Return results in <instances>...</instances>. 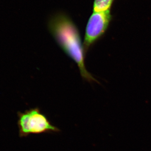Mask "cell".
<instances>
[{
	"instance_id": "2",
	"label": "cell",
	"mask_w": 151,
	"mask_h": 151,
	"mask_svg": "<svg viewBox=\"0 0 151 151\" xmlns=\"http://www.w3.org/2000/svg\"><path fill=\"white\" fill-rule=\"evenodd\" d=\"M17 116V125L20 137H25L30 134H53L60 132L59 128L53 125L37 107L29 109L24 112L18 111Z\"/></svg>"
},
{
	"instance_id": "1",
	"label": "cell",
	"mask_w": 151,
	"mask_h": 151,
	"mask_svg": "<svg viewBox=\"0 0 151 151\" xmlns=\"http://www.w3.org/2000/svg\"><path fill=\"white\" fill-rule=\"evenodd\" d=\"M48 27L59 46L77 64L82 77L90 83H99L86 68L85 51L78 28L73 20L65 13H56L49 20Z\"/></svg>"
},
{
	"instance_id": "3",
	"label": "cell",
	"mask_w": 151,
	"mask_h": 151,
	"mask_svg": "<svg viewBox=\"0 0 151 151\" xmlns=\"http://www.w3.org/2000/svg\"><path fill=\"white\" fill-rule=\"evenodd\" d=\"M111 15L110 10L104 12H94L88 19L86 29L83 47L85 51L103 35L107 30Z\"/></svg>"
},
{
	"instance_id": "4",
	"label": "cell",
	"mask_w": 151,
	"mask_h": 151,
	"mask_svg": "<svg viewBox=\"0 0 151 151\" xmlns=\"http://www.w3.org/2000/svg\"><path fill=\"white\" fill-rule=\"evenodd\" d=\"M114 0H94L93 12H104L110 10Z\"/></svg>"
}]
</instances>
